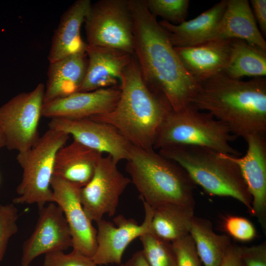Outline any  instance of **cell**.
Returning a JSON list of instances; mask_svg holds the SVG:
<instances>
[{
	"instance_id": "cell-9",
	"label": "cell",
	"mask_w": 266,
	"mask_h": 266,
	"mask_svg": "<svg viewBox=\"0 0 266 266\" xmlns=\"http://www.w3.org/2000/svg\"><path fill=\"white\" fill-rule=\"evenodd\" d=\"M44 90V84L39 83L32 91L18 94L0 107V128L8 150L26 151L39 139Z\"/></svg>"
},
{
	"instance_id": "cell-22",
	"label": "cell",
	"mask_w": 266,
	"mask_h": 266,
	"mask_svg": "<svg viewBox=\"0 0 266 266\" xmlns=\"http://www.w3.org/2000/svg\"><path fill=\"white\" fill-rule=\"evenodd\" d=\"M238 39L266 51L261 33L247 0H227L214 39Z\"/></svg>"
},
{
	"instance_id": "cell-8",
	"label": "cell",
	"mask_w": 266,
	"mask_h": 266,
	"mask_svg": "<svg viewBox=\"0 0 266 266\" xmlns=\"http://www.w3.org/2000/svg\"><path fill=\"white\" fill-rule=\"evenodd\" d=\"M88 45L133 55V21L128 0H100L92 4L85 21Z\"/></svg>"
},
{
	"instance_id": "cell-14",
	"label": "cell",
	"mask_w": 266,
	"mask_h": 266,
	"mask_svg": "<svg viewBox=\"0 0 266 266\" xmlns=\"http://www.w3.org/2000/svg\"><path fill=\"white\" fill-rule=\"evenodd\" d=\"M38 209L34 230L23 245L22 266H29L40 255L72 247L70 230L60 206L52 202Z\"/></svg>"
},
{
	"instance_id": "cell-18",
	"label": "cell",
	"mask_w": 266,
	"mask_h": 266,
	"mask_svg": "<svg viewBox=\"0 0 266 266\" xmlns=\"http://www.w3.org/2000/svg\"><path fill=\"white\" fill-rule=\"evenodd\" d=\"M232 39H213L189 47H174L184 67L198 83L223 73L229 61Z\"/></svg>"
},
{
	"instance_id": "cell-35",
	"label": "cell",
	"mask_w": 266,
	"mask_h": 266,
	"mask_svg": "<svg viewBox=\"0 0 266 266\" xmlns=\"http://www.w3.org/2000/svg\"><path fill=\"white\" fill-rule=\"evenodd\" d=\"M219 266H245L241 255V246L232 243Z\"/></svg>"
},
{
	"instance_id": "cell-1",
	"label": "cell",
	"mask_w": 266,
	"mask_h": 266,
	"mask_svg": "<svg viewBox=\"0 0 266 266\" xmlns=\"http://www.w3.org/2000/svg\"><path fill=\"white\" fill-rule=\"evenodd\" d=\"M133 21V56L142 78L163 95L172 110L192 104L200 84L187 72L145 0H128Z\"/></svg>"
},
{
	"instance_id": "cell-23",
	"label": "cell",
	"mask_w": 266,
	"mask_h": 266,
	"mask_svg": "<svg viewBox=\"0 0 266 266\" xmlns=\"http://www.w3.org/2000/svg\"><path fill=\"white\" fill-rule=\"evenodd\" d=\"M88 65L86 53L72 55L49 63L44 103L78 92Z\"/></svg>"
},
{
	"instance_id": "cell-17",
	"label": "cell",
	"mask_w": 266,
	"mask_h": 266,
	"mask_svg": "<svg viewBox=\"0 0 266 266\" xmlns=\"http://www.w3.org/2000/svg\"><path fill=\"white\" fill-rule=\"evenodd\" d=\"M88 65L78 92L119 86L123 73L133 55L120 50L87 45Z\"/></svg>"
},
{
	"instance_id": "cell-37",
	"label": "cell",
	"mask_w": 266,
	"mask_h": 266,
	"mask_svg": "<svg viewBox=\"0 0 266 266\" xmlns=\"http://www.w3.org/2000/svg\"><path fill=\"white\" fill-rule=\"evenodd\" d=\"M6 141L4 133L0 128V149L5 147Z\"/></svg>"
},
{
	"instance_id": "cell-20",
	"label": "cell",
	"mask_w": 266,
	"mask_h": 266,
	"mask_svg": "<svg viewBox=\"0 0 266 266\" xmlns=\"http://www.w3.org/2000/svg\"><path fill=\"white\" fill-rule=\"evenodd\" d=\"M227 2L222 0L196 18L178 25L164 20L159 23L174 47L198 46L214 39Z\"/></svg>"
},
{
	"instance_id": "cell-19",
	"label": "cell",
	"mask_w": 266,
	"mask_h": 266,
	"mask_svg": "<svg viewBox=\"0 0 266 266\" xmlns=\"http://www.w3.org/2000/svg\"><path fill=\"white\" fill-rule=\"evenodd\" d=\"M91 4L90 0H77L63 13L52 37L49 63L86 53L87 44L81 38L80 30Z\"/></svg>"
},
{
	"instance_id": "cell-3",
	"label": "cell",
	"mask_w": 266,
	"mask_h": 266,
	"mask_svg": "<svg viewBox=\"0 0 266 266\" xmlns=\"http://www.w3.org/2000/svg\"><path fill=\"white\" fill-rule=\"evenodd\" d=\"M120 87V97L114 108L90 118L113 126L133 146L153 148L171 106L163 95L146 84L133 55L123 73Z\"/></svg>"
},
{
	"instance_id": "cell-28",
	"label": "cell",
	"mask_w": 266,
	"mask_h": 266,
	"mask_svg": "<svg viewBox=\"0 0 266 266\" xmlns=\"http://www.w3.org/2000/svg\"><path fill=\"white\" fill-rule=\"evenodd\" d=\"M150 12L156 18L173 25H178L186 21L188 15L189 0H145Z\"/></svg>"
},
{
	"instance_id": "cell-16",
	"label": "cell",
	"mask_w": 266,
	"mask_h": 266,
	"mask_svg": "<svg viewBox=\"0 0 266 266\" xmlns=\"http://www.w3.org/2000/svg\"><path fill=\"white\" fill-rule=\"evenodd\" d=\"M120 93V85L91 92H77L44 103L42 115L51 119H81L105 114L114 108Z\"/></svg>"
},
{
	"instance_id": "cell-13",
	"label": "cell",
	"mask_w": 266,
	"mask_h": 266,
	"mask_svg": "<svg viewBox=\"0 0 266 266\" xmlns=\"http://www.w3.org/2000/svg\"><path fill=\"white\" fill-rule=\"evenodd\" d=\"M51 187L54 202L62 210L71 238L73 250L92 258L97 247V229L86 215L80 199L79 186L53 176Z\"/></svg>"
},
{
	"instance_id": "cell-26",
	"label": "cell",
	"mask_w": 266,
	"mask_h": 266,
	"mask_svg": "<svg viewBox=\"0 0 266 266\" xmlns=\"http://www.w3.org/2000/svg\"><path fill=\"white\" fill-rule=\"evenodd\" d=\"M223 73L235 79L265 76L266 51L241 39H232L229 61Z\"/></svg>"
},
{
	"instance_id": "cell-15",
	"label": "cell",
	"mask_w": 266,
	"mask_h": 266,
	"mask_svg": "<svg viewBox=\"0 0 266 266\" xmlns=\"http://www.w3.org/2000/svg\"><path fill=\"white\" fill-rule=\"evenodd\" d=\"M247 150L243 157L224 154L239 167L252 198V215L266 232V136L255 133L245 140Z\"/></svg>"
},
{
	"instance_id": "cell-7",
	"label": "cell",
	"mask_w": 266,
	"mask_h": 266,
	"mask_svg": "<svg viewBox=\"0 0 266 266\" xmlns=\"http://www.w3.org/2000/svg\"><path fill=\"white\" fill-rule=\"evenodd\" d=\"M69 136L63 132L49 129L32 148L18 153L16 159L23 174L13 203L35 204L39 208L54 202L51 182L55 157Z\"/></svg>"
},
{
	"instance_id": "cell-31",
	"label": "cell",
	"mask_w": 266,
	"mask_h": 266,
	"mask_svg": "<svg viewBox=\"0 0 266 266\" xmlns=\"http://www.w3.org/2000/svg\"><path fill=\"white\" fill-rule=\"evenodd\" d=\"M177 266H200L201 260L190 234L171 242Z\"/></svg>"
},
{
	"instance_id": "cell-2",
	"label": "cell",
	"mask_w": 266,
	"mask_h": 266,
	"mask_svg": "<svg viewBox=\"0 0 266 266\" xmlns=\"http://www.w3.org/2000/svg\"><path fill=\"white\" fill-rule=\"evenodd\" d=\"M192 104L223 123L231 132L245 140L253 134H266V79L248 81L221 73L200 83Z\"/></svg>"
},
{
	"instance_id": "cell-32",
	"label": "cell",
	"mask_w": 266,
	"mask_h": 266,
	"mask_svg": "<svg viewBox=\"0 0 266 266\" xmlns=\"http://www.w3.org/2000/svg\"><path fill=\"white\" fill-rule=\"evenodd\" d=\"M44 266H97L92 258L72 250L69 254L59 251L45 254Z\"/></svg>"
},
{
	"instance_id": "cell-38",
	"label": "cell",
	"mask_w": 266,
	"mask_h": 266,
	"mask_svg": "<svg viewBox=\"0 0 266 266\" xmlns=\"http://www.w3.org/2000/svg\"><path fill=\"white\" fill-rule=\"evenodd\" d=\"M120 266H124V264H121Z\"/></svg>"
},
{
	"instance_id": "cell-5",
	"label": "cell",
	"mask_w": 266,
	"mask_h": 266,
	"mask_svg": "<svg viewBox=\"0 0 266 266\" xmlns=\"http://www.w3.org/2000/svg\"><path fill=\"white\" fill-rule=\"evenodd\" d=\"M187 172L195 184L211 196L233 198L253 214L252 198L238 166L209 148L178 145L159 149Z\"/></svg>"
},
{
	"instance_id": "cell-36",
	"label": "cell",
	"mask_w": 266,
	"mask_h": 266,
	"mask_svg": "<svg viewBox=\"0 0 266 266\" xmlns=\"http://www.w3.org/2000/svg\"><path fill=\"white\" fill-rule=\"evenodd\" d=\"M124 265V266H149L142 250L135 252Z\"/></svg>"
},
{
	"instance_id": "cell-24",
	"label": "cell",
	"mask_w": 266,
	"mask_h": 266,
	"mask_svg": "<svg viewBox=\"0 0 266 266\" xmlns=\"http://www.w3.org/2000/svg\"><path fill=\"white\" fill-rule=\"evenodd\" d=\"M194 208L170 202L158 205L153 208L152 233L171 242L189 234Z\"/></svg>"
},
{
	"instance_id": "cell-34",
	"label": "cell",
	"mask_w": 266,
	"mask_h": 266,
	"mask_svg": "<svg viewBox=\"0 0 266 266\" xmlns=\"http://www.w3.org/2000/svg\"><path fill=\"white\" fill-rule=\"evenodd\" d=\"M250 4L255 19L264 37L266 35V0H251Z\"/></svg>"
},
{
	"instance_id": "cell-27",
	"label": "cell",
	"mask_w": 266,
	"mask_h": 266,
	"mask_svg": "<svg viewBox=\"0 0 266 266\" xmlns=\"http://www.w3.org/2000/svg\"><path fill=\"white\" fill-rule=\"evenodd\" d=\"M144 257L149 266H177L171 242L152 233L140 236Z\"/></svg>"
},
{
	"instance_id": "cell-11",
	"label": "cell",
	"mask_w": 266,
	"mask_h": 266,
	"mask_svg": "<svg viewBox=\"0 0 266 266\" xmlns=\"http://www.w3.org/2000/svg\"><path fill=\"white\" fill-rule=\"evenodd\" d=\"M145 216L140 225L122 215L114 218L113 223L101 219L96 222L97 247L92 258L97 265H121L123 253L134 239L152 233L153 208L142 201Z\"/></svg>"
},
{
	"instance_id": "cell-33",
	"label": "cell",
	"mask_w": 266,
	"mask_h": 266,
	"mask_svg": "<svg viewBox=\"0 0 266 266\" xmlns=\"http://www.w3.org/2000/svg\"><path fill=\"white\" fill-rule=\"evenodd\" d=\"M241 255L245 266H266V242L252 246H241Z\"/></svg>"
},
{
	"instance_id": "cell-4",
	"label": "cell",
	"mask_w": 266,
	"mask_h": 266,
	"mask_svg": "<svg viewBox=\"0 0 266 266\" xmlns=\"http://www.w3.org/2000/svg\"><path fill=\"white\" fill-rule=\"evenodd\" d=\"M126 170L140 199L153 208L166 203L194 206L195 184L185 169L155 149L131 145Z\"/></svg>"
},
{
	"instance_id": "cell-10",
	"label": "cell",
	"mask_w": 266,
	"mask_h": 266,
	"mask_svg": "<svg viewBox=\"0 0 266 266\" xmlns=\"http://www.w3.org/2000/svg\"><path fill=\"white\" fill-rule=\"evenodd\" d=\"M118 163L109 155L102 156L91 180L80 189L81 202L92 221L96 222L105 214L114 216L120 196L131 183L118 169Z\"/></svg>"
},
{
	"instance_id": "cell-12",
	"label": "cell",
	"mask_w": 266,
	"mask_h": 266,
	"mask_svg": "<svg viewBox=\"0 0 266 266\" xmlns=\"http://www.w3.org/2000/svg\"><path fill=\"white\" fill-rule=\"evenodd\" d=\"M49 129L63 132L73 140L102 154L106 153L116 162L127 160L131 144L113 126L90 118H53Z\"/></svg>"
},
{
	"instance_id": "cell-30",
	"label": "cell",
	"mask_w": 266,
	"mask_h": 266,
	"mask_svg": "<svg viewBox=\"0 0 266 266\" xmlns=\"http://www.w3.org/2000/svg\"><path fill=\"white\" fill-rule=\"evenodd\" d=\"M222 225L230 236L240 241H249L256 236L257 232L253 224L243 217L227 216L223 219Z\"/></svg>"
},
{
	"instance_id": "cell-21",
	"label": "cell",
	"mask_w": 266,
	"mask_h": 266,
	"mask_svg": "<svg viewBox=\"0 0 266 266\" xmlns=\"http://www.w3.org/2000/svg\"><path fill=\"white\" fill-rule=\"evenodd\" d=\"M102 154L73 140L57 152L53 176L82 188L92 179Z\"/></svg>"
},
{
	"instance_id": "cell-29",
	"label": "cell",
	"mask_w": 266,
	"mask_h": 266,
	"mask_svg": "<svg viewBox=\"0 0 266 266\" xmlns=\"http://www.w3.org/2000/svg\"><path fill=\"white\" fill-rule=\"evenodd\" d=\"M18 210L14 203L0 204V263L10 237L18 231Z\"/></svg>"
},
{
	"instance_id": "cell-25",
	"label": "cell",
	"mask_w": 266,
	"mask_h": 266,
	"mask_svg": "<svg viewBox=\"0 0 266 266\" xmlns=\"http://www.w3.org/2000/svg\"><path fill=\"white\" fill-rule=\"evenodd\" d=\"M189 234L204 266H219L232 244L230 237L215 233L209 220L195 216L191 223Z\"/></svg>"
},
{
	"instance_id": "cell-6",
	"label": "cell",
	"mask_w": 266,
	"mask_h": 266,
	"mask_svg": "<svg viewBox=\"0 0 266 266\" xmlns=\"http://www.w3.org/2000/svg\"><path fill=\"white\" fill-rule=\"evenodd\" d=\"M236 138L223 123L191 104L178 111L172 110L168 114L158 131L153 148L194 145L239 157L241 152L231 145Z\"/></svg>"
}]
</instances>
